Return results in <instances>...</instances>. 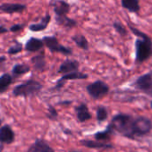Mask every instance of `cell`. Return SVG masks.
<instances>
[{
    "instance_id": "4",
    "label": "cell",
    "mask_w": 152,
    "mask_h": 152,
    "mask_svg": "<svg viewBox=\"0 0 152 152\" xmlns=\"http://www.w3.org/2000/svg\"><path fill=\"white\" fill-rule=\"evenodd\" d=\"M133 87L152 97V71L139 76L133 83Z\"/></svg>"
},
{
    "instance_id": "1",
    "label": "cell",
    "mask_w": 152,
    "mask_h": 152,
    "mask_svg": "<svg viewBox=\"0 0 152 152\" xmlns=\"http://www.w3.org/2000/svg\"><path fill=\"white\" fill-rule=\"evenodd\" d=\"M108 125L114 132L131 140L143 137L152 130V121L148 117L133 116L127 114L115 115Z\"/></svg>"
},
{
    "instance_id": "25",
    "label": "cell",
    "mask_w": 152,
    "mask_h": 152,
    "mask_svg": "<svg viewBox=\"0 0 152 152\" xmlns=\"http://www.w3.org/2000/svg\"><path fill=\"white\" fill-rule=\"evenodd\" d=\"M113 27L115 30V31L122 37H125L127 35V30L124 28V26L118 21L114 22L113 23Z\"/></svg>"
},
{
    "instance_id": "16",
    "label": "cell",
    "mask_w": 152,
    "mask_h": 152,
    "mask_svg": "<svg viewBox=\"0 0 152 152\" xmlns=\"http://www.w3.org/2000/svg\"><path fill=\"white\" fill-rule=\"evenodd\" d=\"M50 20H51V16H50L48 14H47V15L41 19V21H40L39 23L31 24V25L29 26V29H30V31H33V32L42 31H44V30L47 29L48 25L49 23H50Z\"/></svg>"
},
{
    "instance_id": "2",
    "label": "cell",
    "mask_w": 152,
    "mask_h": 152,
    "mask_svg": "<svg viewBox=\"0 0 152 152\" xmlns=\"http://www.w3.org/2000/svg\"><path fill=\"white\" fill-rule=\"evenodd\" d=\"M132 32L138 37L135 40V62L141 64L148 60L152 54V40L144 32L140 31L137 28L128 24Z\"/></svg>"
},
{
    "instance_id": "8",
    "label": "cell",
    "mask_w": 152,
    "mask_h": 152,
    "mask_svg": "<svg viewBox=\"0 0 152 152\" xmlns=\"http://www.w3.org/2000/svg\"><path fill=\"white\" fill-rule=\"evenodd\" d=\"M51 5L54 8L56 19L67 16V14L70 11V6L66 1L64 0H52Z\"/></svg>"
},
{
    "instance_id": "22",
    "label": "cell",
    "mask_w": 152,
    "mask_h": 152,
    "mask_svg": "<svg viewBox=\"0 0 152 152\" xmlns=\"http://www.w3.org/2000/svg\"><path fill=\"white\" fill-rule=\"evenodd\" d=\"M30 71V66L25 64H16L12 69V73L14 76H20L26 74Z\"/></svg>"
},
{
    "instance_id": "28",
    "label": "cell",
    "mask_w": 152,
    "mask_h": 152,
    "mask_svg": "<svg viewBox=\"0 0 152 152\" xmlns=\"http://www.w3.org/2000/svg\"><path fill=\"white\" fill-rule=\"evenodd\" d=\"M23 24L17 23V24H15V25L11 26V28L9 29V31H12V32H15V31H19L23 30Z\"/></svg>"
},
{
    "instance_id": "29",
    "label": "cell",
    "mask_w": 152,
    "mask_h": 152,
    "mask_svg": "<svg viewBox=\"0 0 152 152\" xmlns=\"http://www.w3.org/2000/svg\"><path fill=\"white\" fill-rule=\"evenodd\" d=\"M9 30L8 29H7L6 27H4V26H1V25H0V33H6V32H7Z\"/></svg>"
},
{
    "instance_id": "14",
    "label": "cell",
    "mask_w": 152,
    "mask_h": 152,
    "mask_svg": "<svg viewBox=\"0 0 152 152\" xmlns=\"http://www.w3.org/2000/svg\"><path fill=\"white\" fill-rule=\"evenodd\" d=\"M75 112L76 115H77V119L80 123H84L91 118V114L88 108V106L84 103H82L78 107H76Z\"/></svg>"
},
{
    "instance_id": "13",
    "label": "cell",
    "mask_w": 152,
    "mask_h": 152,
    "mask_svg": "<svg viewBox=\"0 0 152 152\" xmlns=\"http://www.w3.org/2000/svg\"><path fill=\"white\" fill-rule=\"evenodd\" d=\"M81 145L89 148H96V149H101V148H113V145L110 143H106V142H102L99 140H80Z\"/></svg>"
},
{
    "instance_id": "7",
    "label": "cell",
    "mask_w": 152,
    "mask_h": 152,
    "mask_svg": "<svg viewBox=\"0 0 152 152\" xmlns=\"http://www.w3.org/2000/svg\"><path fill=\"white\" fill-rule=\"evenodd\" d=\"M88 78V75L81 72L79 71H76V72H72L69 73H65L64 74L62 77L57 81L56 86L54 87V90H60L64 87V83L66 81L69 80H83V79H87Z\"/></svg>"
},
{
    "instance_id": "6",
    "label": "cell",
    "mask_w": 152,
    "mask_h": 152,
    "mask_svg": "<svg viewBox=\"0 0 152 152\" xmlns=\"http://www.w3.org/2000/svg\"><path fill=\"white\" fill-rule=\"evenodd\" d=\"M44 45L51 51V52H56L61 53L64 56H71L72 54V51L71 48H66L59 43L56 37L55 36H45L42 39Z\"/></svg>"
},
{
    "instance_id": "26",
    "label": "cell",
    "mask_w": 152,
    "mask_h": 152,
    "mask_svg": "<svg viewBox=\"0 0 152 152\" xmlns=\"http://www.w3.org/2000/svg\"><path fill=\"white\" fill-rule=\"evenodd\" d=\"M23 50V44L20 42H15V45H13L12 47H10L7 50V53L9 55H15L20 53Z\"/></svg>"
},
{
    "instance_id": "32",
    "label": "cell",
    "mask_w": 152,
    "mask_h": 152,
    "mask_svg": "<svg viewBox=\"0 0 152 152\" xmlns=\"http://www.w3.org/2000/svg\"><path fill=\"white\" fill-rule=\"evenodd\" d=\"M150 107H151V108H152V101L150 102Z\"/></svg>"
},
{
    "instance_id": "3",
    "label": "cell",
    "mask_w": 152,
    "mask_h": 152,
    "mask_svg": "<svg viewBox=\"0 0 152 152\" xmlns=\"http://www.w3.org/2000/svg\"><path fill=\"white\" fill-rule=\"evenodd\" d=\"M42 88L43 85L39 82L34 79H29L25 83L16 85L13 90V95L15 97H32L38 95Z\"/></svg>"
},
{
    "instance_id": "10",
    "label": "cell",
    "mask_w": 152,
    "mask_h": 152,
    "mask_svg": "<svg viewBox=\"0 0 152 152\" xmlns=\"http://www.w3.org/2000/svg\"><path fill=\"white\" fill-rule=\"evenodd\" d=\"M28 152H55V150L45 140L37 139L29 148Z\"/></svg>"
},
{
    "instance_id": "24",
    "label": "cell",
    "mask_w": 152,
    "mask_h": 152,
    "mask_svg": "<svg viewBox=\"0 0 152 152\" xmlns=\"http://www.w3.org/2000/svg\"><path fill=\"white\" fill-rule=\"evenodd\" d=\"M96 115H97V120L99 123H102V122L106 121L108 116V112H107V107H105L103 106L99 107L97 109Z\"/></svg>"
},
{
    "instance_id": "18",
    "label": "cell",
    "mask_w": 152,
    "mask_h": 152,
    "mask_svg": "<svg viewBox=\"0 0 152 152\" xmlns=\"http://www.w3.org/2000/svg\"><path fill=\"white\" fill-rule=\"evenodd\" d=\"M31 64L39 72H43L46 68V58L43 53H40L31 58Z\"/></svg>"
},
{
    "instance_id": "5",
    "label": "cell",
    "mask_w": 152,
    "mask_h": 152,
    "mask_svg": "<svg viewBox=\"0 0 152 152\" xmlns=\"http://www.w3.org/2000/svg\"><path fill=\"white\" fill-rule=\"evenodd\" d=\"M87 92L94 99H99L109 92V86L101 80H98L86 87Z\"/></svg>"
},
{
    "instance_id": "21",
    "label": "cell",
    "mask_w": 152,
    "mask_h": 152,
    "mask_svg": "<svg viewBox=\"0 0 152 152\" xmlns=\"http://www.w3.org/2000/svg\"><path fill=\"white\" fill-rule=\"evenodd\" d=\"M72 39L80 48L85 51L89 50V42L83 35H74L73 37H72Z\"/></svg>"
},
{
    "instance_id": "30",
    "label": "cell",
    "mask_w": 152,
    "mask_h": 152,
    "mask_svg": "<svg viewBox=\"0 0 152 152\" xmlns=\"http://www.w3.org/2000/svg\"><path fill=\"white\" fill-rule=\"evenodd\" d=\"M6 60H7L6 56H0V64H2V63H4V62H5Z\"/></svg>"
},
{
    "instance_id": "19",
    "label": "cell",
    "mask_w": 152,
    "mask_h": 152,
    "mask_svg": "<svg viewBox=\"0 0 152 152\" xmlns=\"http://www.w3.org/2000/svg\"><path fill=\"white\" fill-rule=\"evenodd\" d=\"M13 83V77L9 73H4L0 76V93L5 92Z\"/></svg>"
},
{
    "instance_id": "31",
    "label": "cell",
    "mask_w": 152,
    "mask_h": 152,
    "mask_svg": "<svg viewBox=\"0 0 152 152\" xmlns=\"http://www.w3.org/2000/svg\"><path fill=\"white\" fill-rule=\"evenodd\" d=\"M3 149H4V144L0 142V152H3Z\"/></svg>"
},
{
    "instance_id": "17",
    "label": "cell",
    "mask_w": 152,
    "mask_h": 152,
    "mask_svg": "<svg viewBox=\"0 0 152 152\" xmlns=\"http://www.w3.org/2000/svg\"><path fill=\"white\" fill-rule=\"evenodd\" d=\"M122 7L131 13H138L140 10L139 0H121Z\"/></svg>"
},
{
    "instance_id": "9",
    "label": "cell",
    "mask_w": 152,
    "mask_h": 152,
    "mask_svg": "<svg viewBox=\"0 0 152 152\" xmlns=\"http://www.w3.org/2000/svg\"><path fill=\"white\" fill-rule=\"evenodd\" d=\"M15 140V133L10 125L5 124L0 127V142L3 144H12Z\"/></svg>"
},
{
    "instance_id": "33",
    "label": "cell",
    "mask_w": 152,
    "mask_h": 152,
    "mask_svg": "<svg viewBox=\"0 0 152 152\" xmlns=\"http://www.w3.org/2000/svg\"><path fill=\"white\" fill-rule=\"evenodd\" d=\"M72 152H80V151H72Z\"/></svg>"
},
{
    "instance_id": "23",
    "label": "cell",
    "mask_w": 152,
    "mask_h": 152,
    "mask_svg": "<svg viewBox=\"0 0 152 152\" xmlns=\"http://www.w3.org/2000/svg\"><path fill=\"white\" fill-rule=\"evenodd\" d=\"M56 23L62 26H64V28L66 29H72L73 27H75L77 25V22L73 19H71L69 18L68 16H64V17H62V18H58V19H56Z\"/></svg>"
},
{
    "instance_id": "11",
    "label": "cell",
    "mask_w": 152,
    "mask_h": 152,
    "mask_svg": "<svg viewBox=\"0 0 152 152\" xmlns=\"http://www.w3.org/2000/svg\"><path fill=\"white\" fill-rule=\"evenodd\" d=\"M79 66H80V64L78 61L73 60V59H66L61 64V65L59 66L57 70V72L65 74V73H69L72 72H76V71H79Z\"/></svg>"
},
{
    "instance_id": "12",
    "label": "cell",
    "mask_w": 152,
    "mask_h": 152,
    "mask_svg": "<svg viewBox=\"0 0 152 152\" xmlns=\"http://www.w3.org/2000/svg\"><path fill=\"white\" fill-rule=\"evenodd\" d=\"M26 9V6L17 3H5L0 5V10L4 13L12 15L15 13H22Z\"/></svg>"
},
{
    "instance_id": "20",
    "label": "cell",
    "mask_w": 152,
    "mask_h": 152,
    "mask_svg": "<svg viewBox=\"0 0 152 152\" xmlns=\"http://www.w3.org/2000/svg\"><path fill=\"white\" fill-rule=\"evenodd\" d=\"M114 131L112 130V128L107 125V129L104 131H100L94 134V138L96 140H99V141H108L113 134Z\"/></svg>"
},
{
    "instance_id": "15",
    "label": "cell",
    "mask_w": 152,
    "mask_h": 152,
    "mask_svg": "<svg viewBox=\"0 0 152 152\" xmlns=\"http://www.w3.org/2000/svg\"><path fill=\"white\" fill-rule=\"evenodd\" d=\"M43 47H44V43L42 39L32 37L26 42L24 48L28 52H37L42 49Z\"/></svg>"
},
{
    "instance_id": "27",
    "label": "cell",
    "mask_w": 152,
    "mask_h": 152,
    "mask_svg": "<svg viewBox=\"0 0 152 152\" xmlns=\"http://www.w3.org/2000/svg\"><path fill=\"white\" fill-rule=\"evenodd\" d=\"M48 117L50 119V120H56L58 116V114H57V111L56 110V108L52 106H49L48 107V114H47Z\"/></svg>"
}]
</instances>
